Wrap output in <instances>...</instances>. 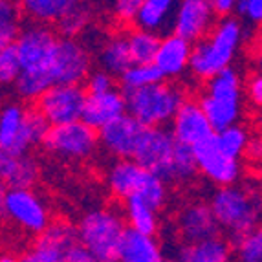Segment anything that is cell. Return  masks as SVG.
Here are the masks:
<instances>
[{"label":"cell","mask_w":262,"mask_h":262,"mask_svg":"<svg viewBox=\"0 0 262 262\" xmlns=\"http://www.w3.org/2000/svg\"><path fill=\"white\" fill-rule=\"evenodd\" d=\"M244 40V26L238 18H222L209 35L194 44L189 57V68L202 79L214 77L226 68H231L236 52Z\"/></svg>","instance_id":"6da1fadb"},{"label":"cell","mask_w":262,"mask_h":262,"mask_svg":"<svg viewBox=\"0 0 262 262\" xmlns=\"http://www.w3.org/2000/svg\"><path fill=\"white\" fill-rule=\"evenodd\" d=\"M200 108L214 132L236 125L242 116V81L235 68H226L207 81Z\"/></svg>","instance_id":"7a4b0ae2"},{"label":"cell","mask_w":262,"mask_h":262,"mask_svg":"<svg viewBox=\"0 0 262 262\" xmlns=\"http://www.w3.org/2000/svg\"><path fill=\"white\" fill-rule=\"evenodd\" d=\"M77 242L96 262H118L119 246L125 235L123 219L112 209H94L79 222Z\"/></svg>","instance_id":"3957f363"},{"label":"cell","mask_w":262,"mask_h":262,"mask_svg":"<svg viewBox=\"0 0 262 262\" xmlns=\"http://www.w3.org/2000/svg\"><path fill=\"white\" fill-rule=\"evenodd\" d=\"M121 94L127 114L147 128H162L165 123L172 121L176 110L184 103L182 90L165 81Z\"/></svg>","instance_id":"277c9868"},{"label":"cell","mask_w":262,"mask_h":262,"mask_svg":"<svg viewBox=\"0 0 262 262\" xmlns=\"http://www.w3.org/2000/svg\"><path fill=\"white\" fill-rule=\"evenodd\" d=\"M108 187L118 198L140 200L158 211L167 202V187L162 180L136 165L132 160H119L108 170Z\"/></svg>","instance_id":"5b68a950"},{"label":"cell","mask_w":262,"mask_h":262,"mask_svg":"<svg viewBox=\"0 0 262 262\" xmlns=\"http://www.w3.org/2000/svg\"><path fill=\"white\" fill-rule=\"evenodd\" d=\"M209 209L219 227L231 233L233 238L257 229L258 202L242 187H219L211 196Z\"/></svg>","instance_id":"8992f818"},{"label":"cell","mask_w":262,"mask_h":262,"mask_svg":"<svg viewBox=\"0 0 262 262\" xmlns=\"http://www.w3.org/2000/svg\"><path fill=\"white\" fill-rule=\"evenodd\" d=\"M92 59L83 44L75 39H57L50 61V77L53 84L77 86L90 75Z\"/></svg>","instance_id":"52a82bcc"},{"label":"cell","mask_w":262,"mask_h":262,"mask_svg":"<svg viewBox=\"0 0 262 262\" xmlns=\"http://www.w3.org/2000/svg\"><path fill=\"white\" fill-rule=\"evenodd\" d=\"M55 42L57 37L53 30L44 24L24 28L13 44L20 72H33V74L48 72Z\"/></svg>","instance_id":"ba28073f"},{"label":"cell","mask_w":262,"mask_h":262,"mask_svg":"<svg viewBox=\"0 0 262 262\" xmlns=\"http://www.w3.org/2000/svg\"><path fill=\"white\" fill-rule=\"evenodd\" d=\"M86 92L81 84H53L37 99V110L50 123V127L81 121Z\"/></svg>","instance_id":"9c48e42d"},{"label":"cell","mask_w":262,"mask_h":262,"mask_svg":"<svg viewBox=\"0 0 262 262\" xmlns=\"http://www.w3.org/2000/svg\"><path fill=\"white\" fill-rule=\"evenodd\" d=\"M0 214L31 233H42L50 226L44 202L31 189H8L0 200Z\"/></svg>","instance_id":"30bf717a"},{"label":"cell","mask_w":262,"mask_h":262,"mask_svg":"<svg viewBox=\"0 0 262 262\" xmlns=\"http://www.w3.org/2000/svg\"><path fill=\"white\" fill-rule=\"evenodd\" d=\"M174 138L165 128H147L132 162L147 172L160 178L163 184L170 182V167L174 154Z\"/></svg>","instance_id":"8fae6325"},{"label":"cell","mask_w":262,"mask_h":262,"mask_svg":"<svg viewBox=\"0 0 262 262\" xmlns=\"http://www.w3.org/2000/svg\"><path fill=\"white\" fill-rule=\"evenodd\" d=\"M42 145L46 147V150L57 156L83 160L96 150L97 132L84 125L83 121H74L50 128Z\"/></svg>","instance_id":"7c38bea8"},{"label":"cell","mask_w":262,"mask_h":262,"mask_svg":"<svg viewBox=\"0 0 262 262\" xmlns=\"http://www.w3.org/2000/svg\"><path fill=\"white\" fill-rule=\"evenodd\" d=\"M77 244V229L72 224H50L39 235L35 246L17 262H64L66 253Z\"/></svg>","instance_id":"4fadbf2b"},{"label":"cell","mask_w":262,"mask_h":262,"mask_svg":"<svg viewBox=\"0 0 262 262\" xmlns=\"http://www.w3.org/2000/svg\"><path fill=\"white\" fill-rule=\"evenodd\" d=\"M192 154H194L196 169L204 176H207L211 182L220 185V187L235 185L236 180L241 178L242 174L241 162L224 156L219 150V147H216L214 136H211L209 140L202 141L196 147H192Z\"/></svg>","instance_id":"5bb4252c"},{"label":"cell","mask_w":262,"mask_h":262,"mask_svg":"<svg viewBox=\"0 0 262 262\" xmlns=\"http://www.w3.org/2000/svg\"><path fill=\"white\" fill-rule=\"evenodd\" d=\"M147 127L140 121H136L132 116L123 114L121 118L114 119L112 123L105 125L97 134V140L103 143L106 150L121 160H132L143 140Z\"/></svg>","instance_id":"9a60e30c"},{"label":"cell","mask_w":262,"mask_h":262,"mask_svg":"<svg viewBox=\"0 0 262 262\" xmlns=\"http://www.w3.org/2000/svg\"><path fill=\"white\" fill-rule=\"evenodd\" d=\"M214 13L211 9V2L207 0H182L176 4L172 30L174 35L187 40L189 44L194 40H202L213 28Z\"/></svg>","instance_id":"2e32d148"},{"label":"cell","mask_w":262,"mask_h":262,"mask_svg":"<svg viewBox=\"0 0 262 262\" xmlns=\"http://www.w3.org/2000/svg\"><path fill=\"white\" fill-rule=\"evenodd\" d=\"M170 134L176 143H182L192 149L202 141L209 140L211 136H214V130L211 128L209 121L196 101H184L172 118Z\"/></svg>","instance_id":"e0dca14e"},{"label":"cell","mask_w":262,"mask_h":262,"mask_svg":"<svg viewBox=\"0 0 262 262\" xmlns=\"http://www.w3.org/2000/svg\"><path fill=\"white\" fill-rule=\"evenodd\" d=\"M123 114H127V105H125V97L119 90L94 94V96L86 94L81 121L94 130H101L105 125L112 123L114 119L121 118Z\"/></svg>","instance_id":"ac0fdd59"},{"label":"cell","mask_w":262,"mask_h":262,"mask_svg":"<svg viewBox=\"0 0 262 262\" xmlns=\"http://www.w3.org/2000/svg\"><path fill=\"white\" fill-rule=\"evenodd\" d=\"M24 112L26 108L17 103H9L0 108V149L13 158L26 156L30 150L24 130Z\"/></svg>","instance_id":"d6986e66"},{"label":"cell","mask_w":262,"mask_h":262,"mask_svg":"<svg viewBox=\"0 0 262 262\" xmlns=\"http://www.w3.org/2000/svg\"><path fill=\"white\" fill-rule=\"evenodd\" d=\"M192 46L187 40L180 39L174 33L160 39L156 57L152 64L162 74V77H180L189 68V57Z\"/></svg>","instance_id":"ffe728a7"},{"label":"cell","mask_w":262,"mask_h":262,"mask_svg":"<svg viewBox=\"0 0 262 262\" xmlns=\"http://www.w3.org/2000/svg\"><path fill=\"white\" fill-rule=\"evenodd\" d=\"M180 231L187 244L219 236V224L207 204H191L180 213Z\"/></svg>","instance_id":"44dd1931"},{"label":"cell","mask_w":262,"mask_h":262,"mask_svg":"<svg viewBox=\"0 0 262 262\" xmlns=\"http://www.w3.org/2000/svg\"><path fill=\"white\" fill-rule=\"evenodd\" d=\"M176 4L174 0H141L134 18L138 30L160 37V33L172 28Z\"/></svg>","instance_id":"7402d4cb"},{"label":"cell","mask_w":262,"mask_h":262,"mask_svg":"<svg viewBox=\"0 0 262 262\" xmlns=\"http://www.w3.org/2000/svg\"><path fill=\"white\" fill-rule=\"evenodd\" d=\"M118 262H163V253L154 236H145L132 229H125Z\"/></svg>","instance_id":"603a6c76"},{"label":"cell","mask_w":262,"mask_h":262,"mask_svg":"<svg viewBox=\"0 0 262 262\" xmlns=\"http://www.w3.org/2000/svg\"><path fill=\"white\" fill-rule=\"evenodd\" d=\"M233 249L229 242L214 236L207 241L185 244L180 249L178 262H231Z\"/></svg>","instance_id":"cb8c5ba5"},{"label":"cell","mask_w":262,"mask_h":262,"mask_svg":"<svg viewBox=\"0 0 262 262\" xmlns=\"http://www.w3.org/2000/svg\"><path fill=\"white\" fill-rule=\"evenodd\" d=\"M99 64L103 72L108 75H121L132 66L130 53L125 37H114L101 48L99 52Z\"/></svg>","instance_id":"d4e9b609"},{"label":"cell","mask_w":262,"mask_h":262,"mask_svg":"<svg viewBox=\"0 0 262 262\" xmlns=\"http://www.w3.org/2000/svg\"><path fill=\"white\" fill-rule=\"evenodd\" d=\"M75 6V0H24L22 9L39 24L59 22Z\"/></svg>","instance_id":"484cf974"},{"label":"cell","mask_w":262,"mask_h":262,"mask_svg":"<svg viewBox=\"0 0 262 262\" xmlns=\"http://www.w3.org/2000/svg\"><path fill=\"white\" fill-rule=\"evenodd\" d=\"M160 39L162 37L149 33V31H141L138 28L132 30L128 37H125L132 64H152L158 46H160Z\"/></svg>","instance_id":"4316f807"},{"label":"cell","mask_w":262,"mask_h":262,"mask_svg":"<svg viewBox=\"0 0 262 262\" xmlns=\"http://www.w3.org/2000/svg\"><path fill=\"white\" fill-rule=\"evenodd\" d=\"M127 219L132 231L145 236H154L158 231V213L140 200H127Z\"/></svg>","instance_id":"83f0119b"},{"label":"cell","mask_w":262,"mask_h":262,"mask_svg":"<svg viewBox=\"0 0 262 262\" xmlns=\"http://www.w3.org/2000/svg\"><path fill=\"white\" fill-rule=\"evenodd\" d=\"M214 140H216V147L224 156L231 158V160H238L246 152V147L249 143V134L246 127L236 123V125H231V127L220 130L219 134H214Z\"/></svg>","instance_id":"f1b7e54d"},{"label":"cell","mask_w":262,"mask_h":262,"mask_svg":"<svg viewBox=\"0 0 262 262\" xmlns=\"http://www.w3.org/2000/svg\"><path fill=\"white\" fill-rule=\"evenodd\" d=\"M15 92L26 101H35L42 96L50 86H53V81L50 77L48 72H40V74H33V72H20L18 77L15 79Z\"/></svg>","instance_id":"f546056e"},{"label":"cell","mask_w":262,"mask_h":262,"mask_svg":"<svg viewBox=\"0 0 262 262\" xmlns=\"http://www.w3.org/2000/svg\"><path fill=\"white\" fill-rule=\"evenodd\" d=\"M121 79V92H132L140 88L150 86V84L162 83V74L156 70L154 64H132L127 72L119 75Z\"/></svg>","instance_id":"4dcf8cb0"},{"label":"cell","mask_w":262,"mask_h":262,"mask_svg":"<svg viewBox=\"0 0 262 262\" xmlns=\"http://www.w3.org/2000/svg\"><path fill=\"white\" fill-rule=\"evenodd\" d=\"M39 178V165L33 158L20 156L15 160V165L11 169V174L8 176L4 184L9 189H30Z\"/></svg>","instance_id":"1f68e13d"},{"label":"cell","mask_w":262,"mask_h":262,"mask_svg":"<svg viewBox=\"0 0 262 262\" xmlns=\"http://www.w3.org/2000/svg\"><path fill=\"white\" fill-rule=\"evenodd\" d=\"M198 172L194 154L191 147H185L182 143L174 145L172 154V167H170V182H189Z\"/></svg>","instance_id":"d6a6232c"},{"label":"cell","mask_w":262,"mask_h":262,"mask_svg":"<svg viewBox=\"0 0 262 262\" xmlns=\"http://www.w3.org/2000/svg\"><path fill=\"white\" fill-rule=\"evenodd\" d=\"M235 257L238 262H262V233L260 229L235 236Z\"/></svg>","instance_id":"836d02e7"},{"label":"cell","mask_w":262,"mask_h":262,"mask_svg":"<svg viewBox=\"0 0 262 262\" xmlns=\"http://www.w3.org/2000/svg\"><path fill=\"white\" fill-rule=\"evenodd\" d=\"M88 22H90V9L75 2L74 8L57 24H59V31L62 33V39H75L88 26Z\"/></svg>","instance_id":"e575fe53"},{"label":"cell","mask_w":262,"mask_h":262,"mask_svg":"<svg viewBox=\"0 0 262 262\" xmlns=\"http://www.w3.org/2000/svg\"><path fill=\"white\" fill-rule=\"evenodd\" d=\"M50 123L42 118V114L37 108H26L24 112V130H26L28 143L31 145H39L44 141V138L48 136L50 130Z\"/></svg>","instance_id":"d590c367"},{"label":"cell","mask_w":262,"mask_h":262,"mask_svg":"<svg viewBox=\"0 0 262 262\" xmlns=\"http://www.w3.org/2000/svg\"><path fill=\"white\" fill-rule=\"evenodd\" d=\"M18 74H20V64L13 46L0 52V84H13Z\"/></svg>","instance_id":"8d00e7d4"},{"label":"cell","mask_w":262,"mask_h":262,"mask_svg":"<svg viewBox=\"0 0 262 262\" xmlns=\"http://www.w3.org/2000/svg\"><path fill=\"white\" fill-rule=\"evenodd\" d=\"M86 88L88 94H105L114 90V77L108 75L106 72H94L92 75L86 77Z\"/></svg>","instance_id":"74e56055"},{"label":"cell","mask_w":262,"mask_h":262,"mask_svg":"<svg viewBox=\"0 0 262 262\" xmlns=\"http://www.w3.org/2000/svg\"><path fill=\"white\" fill-rule=\"evenodd\" d=\"M235 11L251 24H258L262 18V0H241L236 2Z\"/></svg>","instance_id":"f35d334b"},{"label":"cell","mask_w":262,"mask_h":262,"mask_svg":"<svg viewBox=\"0 0 262 262\" xmlns=\"http://www.w3.org/2000/svg\"><path fill=\"white\" fill-rule=\"evenodd\" d=\"M140 2L141 0H118V2H114L112 11L119 20L132 22L140 9Z\"/></svg>","instance_id":"ab89813d"},{"label":"cell","mask_w":262,"mask_h":262,"mask_svg":"<svg viewBox=\"0 0 262 262\" xmlns=\"http://www.w3.org/2000/svg\"><path fill=\"white\" fill-rule=\"evenodd\" d=\"M18 33H20L18 22H4V24H0V52L11 48L15 40H17Z\"/></svg>","instance_id":"60d3db41"},{"label":"cell","mask_w":262,"mask_h":262,"mask_svg":"<svg viewBox=\"0 0 262 262\" xmlns=\"http://www.w3.org/2000/svg\"><path fill=\"white\" fill-rule=\"evenodd\" d=\"M18 6L9 0H0V24L4 22H18Z\"/></svg>","instance_id":"b9f144b4"},{"label":"cell","mask_w":262,"mask_h":262,"mask_svg":"<svg viewBox=\"0 0 262 262\" xmlns=\"http://www.w3.org/2000/svg\"><path fill=\"white\" fill-rule=\"evenodd\" d=\"M235 0H213L211 2V9H213L214 15H219L222 18H229L235 13Z\"/></svg>","instance_id":"7bdbcfd3"},{"label":"cell","mask_w":262,"mask_h":262,"mask_svg":"<svg viewBox=\"0 0 262 262\" xmlns=\"http://www.w3.org/2000/svg\"><path fill=\"white\" fill-rule=\"evenodd\" d=\"M15 160H17V158H13L11 154H8L6 150L0 149V184H4L6 180H8V176L11 174Z\"/></svg>","instance_id":"ee69618b"},{"label":"cell","mask_w":262,"mask_h":262,"mask_svg":"<svg viewBox=\"0 0 262 262\" xmlns=\"http://www.w3.org/2000/svg\"><path fill=\"white\" fill-rule=\"evenodd\" d=\"M248 94H249V99L253 101L255 105H260L262 103V77L260 75H255V77L249 79Z\"/></svg>","instance_id":"f6af8a7d"},{"label":"cell","mask_w":262,"mask_h":262,"mask_svg":"<svg viewBox=\"0 0 262 262\" xmlns=\"http://www.w3.org/2000/svg\"><path fill=\"white\" fill-rule=\"evenodd\" d=\"M64 262H96V260L90 257V253H88L83 246L77 244V246H74L68 253H66Z\"/></svg>","instance_id":"bcb514c9"},{"label":"cell","mask_w":262,"mask_h":262,"mask_svg":"<svg viewBox=\"0 0 262 262\" xmlns=\"http://www.w3.org/2000/svg\"><path fill=\"white\" fill-rule=\"evenodd\" d=\"M246 150H248V152L251 154L253 158H260V141H258V140H249Z\"/></svg>","instance_id":"7dc6e473"},{"label":"cell","mask_w":262,"mask_h":262,"mask_svg":"<svg viewBox=\"0 0 262 262\" xmlns=\"http://www.w3.org/2000/svg\"><path fill=\"white\" fill-rule=\"evenodd\" d=\"M0 262H17V258L11 257V255H2V257H0Z\"/></svg>","instance_id":"c3c4849f"},{"label":"cell","mask_w":262,"mask_h":262,"mask_svg":"<svg viewBox=\"0 0 262 262\" xmlns=\"http://www.w3.org/2000/svg\"><path fill=\"white\" fill-rule=\"evenodd\" d=\"M2 196H4V185L0 184V200H2Z\"/></svg>","instance_id":"681fc988"},{"label":"cell","mask_w":262,"mask_h":262,"mask_svg":"<svg viewBox=\"0 0 262 262\" xmlns=\"http://www.w3.org/2000/svg\"><path fill=\"white\" fill-rule=\"evenodd\" d=\"M163 262H178L176 258H163Z\"/></svg>","instance_id":"f907efd6"}]
</instances>
